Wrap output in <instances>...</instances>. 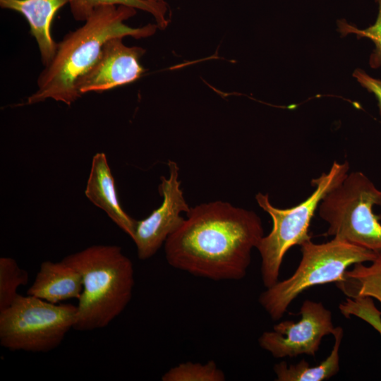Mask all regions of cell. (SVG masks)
Segmentation results:
<instances>
[{
  "label": "cell",
  "instance_id": "6da1fadb",
  "mask_svg": "<svg viewBox=\"0 0 381 381\" xmlns=\"http://www.w3.org/2000/svg\"><path fill=\"white\" fill-rule=\"evenodd\" d=\"M264 231L253 211L217 200L190 207L166 240L165 257L172 267L214 281L239 280Z\"/></svg>",
  "mask_w": 381,
  "mask_h": 381
},
{
  "label": "cell",
  "instance_id": "7a4b0ae2",
  "mask_svg": "<svg viewBox=\"0 0 381 381\" xmlns=\"http://www.w3.org/2000/svg\"><path fill=\"white\" fill-rule=\"evenodd\" d=\"M134 8L123 5H103L96 8L78 29L67 33L57 43L56 52L40 73L37 90L26 104L47 99L70 106L81 97L76 83L99 57L105 42L114 37L146 38L155 34L157 25L133 28L125 23L136 14Z\"/></svg>",
  "mask_w": 381,
  "mask_h": 381
},
{
  "label": "cell",
  "instance_id": "3957f363",
  "mask_svg": "<svg viewBox=\"0 0 381 381\" xmlns=\"http://www.w3.org/2000/svg\"><path fill=\"white\" fill-rule=\"evenodd\" d=\"M62 260L83 277L73 329L91 331L107 327L131 299L135 278L131 260L118 246L95 245Z\"/></svg>",
  "mask_w": 381,
  "mask_h": 381
},
{
  "label": "cell",
  "instance_id": "277c9868",
  "mask_svg": "<svg viewBox=\"0 0 381 381\" xmlns=\"http://www.w3.org/2000/svg\"><path fill=\"white\" fill-rule=\"evenodd\" d=\"M300 246L302 258L294 273L266 288L259 296V303L274 320L281 319L303 291L316 285L344 280L349 266L373 262L379 253L337 238L322 243H315L310 239Z\"/></svg>",
  "mask_w": 381,
  "mask_h": 381
},
{
  "label": "cell",
  "instance_id": "5b68a950",
  "mask_svg": "<svg viewBox=\"0 0 381 381\" xmlns=\"http://www.w3.org/2000/svg\"><path fill=\"white\" fill-rule=\"evenodd\" d=\"M349 171L347 162H334L329 171L313 179L314 191L298 205L287 209L272 205L267 194L258 193V205L272 218V229L264 236L257 249L261 256V275L264 286L269 288L278 282L280 267L286 252L294 246L310 240V221L323 198L337 186Z\"/></svg>",
  "mask_w": 381,
  "mask_h": 381
},
{
  "label": "cell",
  "instance_id": "8992f818",
  "mask_svg": "<svg viewBox=\"0 0 381 381\" xmlns=\"http://www.w3.org/2000/svg\"><path fill=\"white\" fill-rule=\"evenodd\" d=\"M374 205L381 207V190L363 173H348L318 206L319 216L328 224L325 235L381 252V223Z\"/></svg>",
  "mask_w": 381,
  "mask_h": 381
},
{
  "label": "cell",
  "instance_id": "52a82bcc",
  "mask_svg": "<svg viewBox=\"0 0 381 381\" xmlns=\"http://www.w3.org/2000/svg\"><path fill=\"white\" fill-rule=\"evenodd\" d=\"M77 306L18 294L0 311V344L11 351L47 352L73 328Z\"/></svg>",
  "mask_w": 381,
  "mask_h": 381
},
{
  "label": "cell",
  "instance_id": "ba28073f",
  "mask_svg": "<svg viewBox=\"0 0 381 381\" xmlns=\"http://www.w3.org/2000/svg\"><path fill=\"white\" fill-rule=\"evenodd\" d=\"M301 318L284 320L265 332L260 346L277 358L306 354L315 356L322 338L334 332L331 312L322 303L306 300L300 309Z\"/></svg>",
  "mask_w": 381,
  "mask_h": 381
},
{
  "label": "cell",
  "instance_id": "9c48e42d",
  "mask_svg": "<svg viewBox=\"0 0 381 381\" xmlns=\"http://www.w3.org/2000/svg\"><path fill=\"white\" fill-rule=\"evenodd\" d=\"M169 177H161L159 191L163 198L161 205L146 218L137 220L133 236L138 257L147 260L153 256L164 244L167 238L181 224L188 206L179 180V168L176 162L169 160Z\"/></svg>",
  "mask_w": 381,
  "mask_h": 381
},
{
  "label": "cell",
  "instance_id": "30bf717a",
  "mask_svg": "<svg viewBox=\"0 0 381 381\" xmlns=\"http://www.w3.org/2000/svg\"><path fill=\"white\" fill-rule=\"evenodd\" d=\"M145 53L143 47L125 45L123 37L107 40L96 61L77 81L76 90L82 96L89 92H104L138 80L145 71L140 64Z\"/></svg>",
  "mask_w": 381,
  "mask_h": 381
},
{
  "label": "cell",
  "instance_id": "8fae6325",
  "mask_svg": "<svg viewBox=\"0 0 381 381\" xmlns=\"http://www.w3.org/2000/svg\"><path fill=\"white\" fill-rule=\"evenodd\" d=\"M85 193L95 205L104 210L132 238L137 220L131 217L120 205L114 179L103 152H98L92 157Z\"/></svg>",
  "mask_w": 381,
  "mask_h": 381
},
{
  "label": "cell",
  "instance_id": "7c38bea8",
  "mask_svg": "<svg viewBox=\"0 0 381 381\" xmlns=\"http://www.w3.org/2000/svg\"><path fill=\"white\" fill-rule=\"evenodd\" d=\"M70 0H0L2 8L23 15L30 26V33L35 38L42 64L46 66L53 59L57 43L51 35V25L56 12Z\"/></svg>",
  "mask_w": 381,
  "mask_h": 381
},
{
  "label": "cell",
  "instance_id": "4fadbf2b",
  "mask_svg": "<svg viewBox=\"0 0 381 381\" xmlns=\"http://www.w3.org/2000/svg\"><path fill=\"white\" fill-rule=\"evenodd\" d=\"M83 289V277L75 268L63 260L44 261L27 294L59 303L71 298L78 300Z\"/></svg>",
  "mask_w": 381,
  "mask_h": 381
},
{
  "label": "cell",
  "instance_id": "5bb4252c",
  "mask_svg": "<svg viewBox=\"0 0 381 381\" xmlns=\"http://www.w3.org/2000/svg\"><path fill=\"white\" fill-rule=\"evenodd\" d=\"M334 344L328 357L320 364L311 366L301 360L295 365H287L280 362L274 366L278 381H322L336 375L339 370V348L343 337V329L335 327L332 333Z\"/></svg>",
  "mask_w": 381,
  "mask_h": 381
},
{
  "label": "cell",
  "instance_id": "9a60e30c",
  "mask_svg": "<svg viewBox=\"0 0 381 381\" xmlns=\"http://www.w3.org/2000/svg\"><path fill=\"white\" fill-rule=\"evenodd\" d=\"M365 266L356 263L344 273V280L337 282V287L349 298L370 297L381 303V252Z\"/></svg>",
  "mask_w": 381,
  "mask_h": 381
},
{
  "label": "cell",
  "instance_id": "2e32d148",
  "mask_svg": "<svg viewBox=\"0 0 381 381\" xmlns=\"http://www.w3.org/2000/svg\"><path fill=\"white\" fill-rule=\"evenodd\" d=\"M69 5L73 18L85 21L98 6L103 5H123L151 14L159 29L167 27L169 23V6L165 1L153 0H70Z\"/></svg>",
  "mask_w": 381,
  "mask_h": 381
},
{
  "label": "cell",
  "instance_id": "e0dca14e",
  "mask_svg": "<svg viewBox=\"0 0 381 381\" xmlns=\"http://www.w3.org/2000/svg\"><path fill=\"white\" fill-rule=\"evenodd\" d=\"M28 282V272L8 257L0 258V311L8 308L18 295L19 286Z\"/></svg>",
  "mask_w": 381,
  "mask_h": 381
},
{
  "label": "cell",
  "instance_id": "ac0fdd59",
  "mask_svg": "<svg viewBox=\"0 0 381 381\" xmlns=\"http://www.w3.org/2000/svg\"><path fill=\"white\" fill-rule=\"evenodd\" d=\"M224 373L213 361L201 364L186 362L172 367L162 376L163 381H224Z\"/></svg>",
  "mask_w": 381,
  "mask_h": 381
},
{
  "label": "cell",
  "instance_id": "d6986e66",
  "mask_svg": "<svg viewBox=\"0 0 381 381\" xmlns=\"http://www.w3.org/2000/svg\"><path fill=\"white\" fill-rule=\"evenodd\" d=\"M378 4V12L376 20L374 24L365 29H358L345 20H338V29L342 35L348 34H355L359 37H366L371 40L375 46L369 60L371 68H378L381 66V0H377Z\"/></svg>",
  "mask_w": 381,
  "mask_h": 381
},
{
  "label": "cell",
  "instance_id": "ffe728a7",
  "mask_svg": "<svg viewBox=\"0 0 381 381\" xmlns=\"http://www.w3.org/2000/svg\"><path fill=\"white\" fill-rule=\"evenodd\" d=\"M341 313L348 318L355 315L370 324L381 334V313L374 306L372 298H348L339 305Z\"/></svg>",
  "mask_w": 381,
  "mask_h": 381
},
{
  "label": "cell",
  "instance_id": "44dd1931",
  "mask_svg": "<svg viewBox=\"0 0 381 381\" xmlns=\"http://www.w3.org/2000/svg\"><path fill=\"white\" fill-rule=\"evenodd\" d=\"M353 76L363 87L375 95L381 116V80L370 76L359 68L353 71Z\"/></svg>",
  "mask_w": 381,
  "mask_h": 381
},
{
  "label": "cell",
  "instance_id": "7402d4cb",
  "mask_svg": "<svg viewBox=\"0 0 381 381\" xmlns=\"http://www.w3.org/2000/svg\"><path fill=\"white\" fill-rule=\"evenodd\" d=\"M153 1H164V0H153Z\"/></svg>",
  "mask_w": 381,
  "mask_h": 381
}]
</instances>
